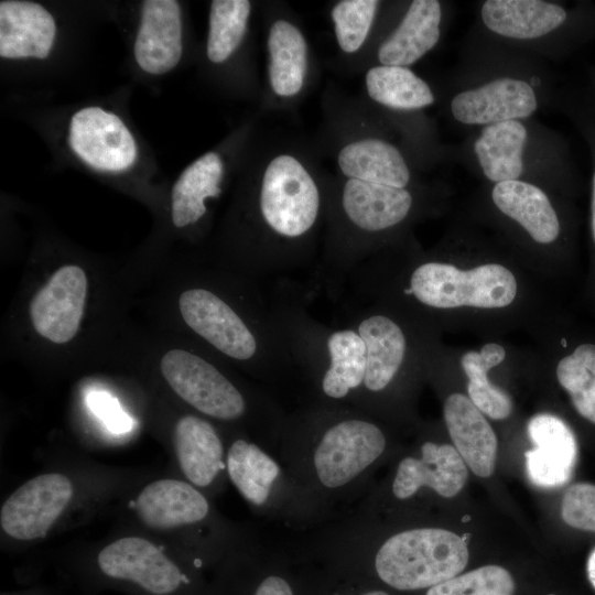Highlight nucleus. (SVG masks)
Instances as JSON below:
<instances>
[{
  "instance_id": "5",
  "label": "nucleus",
  "mask_w": 595,
  "mask_h": 595,
  "mask_svg": "<svg viewBox=\"0 0 595 595\" xmlns=\"http://www.w3.org/2000/svg\"><path fill=\"white\" fill-rule=\"evenodd\" d=\"M376 547L374 570L398 591L433 587L458 575L468 562L466 539L442 528L404 529Z\"/></svg>"
},
{
  "instance_id": "1",
  "label": "nucleus",
  "mask_w": 595,
  "mask_h": 595,
  "mask_svg": "<svg viewBox=\"0 0 595 595\" xmlns=\"http://www.w3.org/2000/svg\"><path fill=\"white\" fill-rule=\"evenodd\" d=\"M387 448V433L372 414L305 402L286 414L278 457L324 524L340 507L360 500L365 482Z\"/></svg>"
},
{
  "instance_id": "31",
  "label": "nucleus",
  "mask_w": 595,
  "mask_h": 595,
  "mask_svg": "<svg viewBox=\"0 0 595 595\" xmlns=\"http://www.w3.org/2000/svg\"><path fill=\"white\" fill-rule=\"evenodd\" d=\"M379 2L375 0L339 1L332 10L335 34L339 47L354 53L364 44Z\"/></svg>"
},
{
  "instance_id": "35",
  "label": "nucleus",
  "mask_w": 595,
  "mask_h": 595,
  "mask_svg": "<svg viewBox=\"0 0 595 595\" xmlns=\"http://www.w3.org/2000/svg\"><path fill=\"white\" fill-rule=\"evenodd\" d=\"M587 576L595 588V549L591 552L588 560H587Z\"/></svg>"
},
{
  "instance_id": "11",
  "label": "nucleus",
  "mask_w": 595,
  "mask_h": 595,
  "mask_svg": "<svg viewBox=\"0 0 595 595\" xmlns=\"http://www.w3.org/2000/svg\"><path fill=\"white\" fill-rule=\"evenodd\" d=\"M141 523L152 530L201 528L212 522L207 495L185 479L161 478L145 485L133 501Z\"/></svg>"
},
{
  "instance_id": "14",
  "label": "nucleus",
  "mask_w": 595,
  "mask_h": 595,
  "mask_svg": "<svg viewBox=\"0 0 595 595\" xmlns=\"http://www.w3.org/2000/svg\"><path fill=\"white\" fill-rule=\"evenodd\" d=\"M538 108L533 87L515 77H500L456 94L451 112L468 126H489L530 117Z\"/></svg>"
},
{
  "instance_id": "25",
  "label": "nucleus",
  "mask_w": 595,
  "mask_h": 595,
  "mask_svg": "<svg viewBox=\"0 0 595 595\" xmlns=\"http://www.w3.org/2000/svg\"><path fill=\"white\" fill-rule=\"evenodd\" d=\"M269 79L274 93L282 97L296 95L306 73V42L301 31L285 20H278L268 37Z\"/></svg>"
},
{
  "instance_id": "12",
  "label": "nucleus",
  "mask_w": 595,
  "mask_h": 595,
  "mask_svg": "<svg viewBox=\"0 0 595 595\" xmlns=\"http://www.w3.org/2000/svg\"><path fill=\"white\" fill-rule=\"evenodd\" d=\"M87 279L77 266L56 270L30 304L35 331L44 338L64 344L77 333L84 314Z\"/></svg>"
},
{
  "instance_id": "4",
  "label": "nucleus",
  "mask_w": 595,
  "mask_h": 595,
  "mask_svg": "<svg viewBox=\"0 0 595 595\" xmlns=\"http://www.w3.org/2000/svg\"><path fill=\"white\" fill-rule=\"evenodd\" d=\"M226 477L250 506L291 528L320 527L322 519L280 458L249 436L227 445Z\"/></svg>"
},
{
  "instance_id": "32",
  "label": "nucleus",
  "mask_w": 595,
  "mask_h": 595,
  "mask_svg": "<svg viewBox=\"0 0 595 595\" xmlns=\"http://www.w3.org/2000/svg\"><path fill=\"white\" fill-rule=\"evenodd\" d=\"M561 516L570 527L595 532V485L577 483L570 486L562 498Z\"/></svg>"
},
{
  "instance_id": "36",
  "label": "nucleus",
  "mask_w": 595,
  "mask_h": 595,
  "mask_svg": "<svg viewBox=\"0 0 595 595\" xmlns=\"http://www.w3.org/2000/svg\"><path fill=\"white\" fill-rule=\"evenodd\" d=\"M591 208H592V231H593V237H594V240H595V173H594V176H593V190H592V205H591Z\"/></svg>"
},
{
  "instance_id": "13",
  "label": "nucleus",
  "mask_w": 595,
  "mask_h": 595,
  "mask_svg": "<svg viewBox=\"0 0 595 595\" xmlns=\"http://www.w3.org/2000/svg\"><path fill=\"white\" fill-rule=\"evenodd\" d=\"M468 478L467 465L450 444L425 441L419 456L402 457L394 470L391 494L399 501L428 488L444 498L457 495Z\"/></svg>"
},
{
  "instance_id": "6",
  "label": "nucleus",
  "mask_w": 595,
  "mask_h": 595,
  "mask_svg": "<svg viewBox=\"0 0 595 595\" xmlns=\"http://www.w3.org/2000/svg\"><path fill=\"white\" fill-rule=\"evenodd\" d=\"M401 292L432 309H498L515 300L517 281L509 269L498 263L462 270L451 263L426 261L412 269Z\"/></svg>"
},
{
  "instance_id": "28",
  "label": "nucleus",
  "mask_w": 595,
  "mask_h": 595,
  "mask_svg": "<svg viewBox=\"0 0 595 595\" xmlns=\"http://www.w3.org/2000/svg\"><path fill=\"white\" fill-rule=\"evenodd\" d=\"M556 378L577 413L595 424V345L582 344L563 357Z\"/></svg>"
},
{
  "instance_id": "23",
  "label": "nucleus",
  "mask_w": 595,
  "mask_h": 595,
  "mask_svg": "<svg viewBox=\"0 0 595 595\" xmlns=\"http://www.w3.org/2000/svg\"><path fill=\"white\" fill-rule=\"evenodd\" d=\"M527 139V128L520 120L484 127L474 143V151L484 175L495 184L519 180L523 171Z\"/></svg>"
},
{
  "instance_id": "29",
  "label": "nucleus",
  "mask_w": 595,
  "mask_h": 595,
  "mask_svg": "<svg viewBox=\"0 0 595 595\" xmlns=\"http://www.w3.org/2000/svg\"><path fill=\"white\" fill-rule=\"evenodd\" d=\"M251 4L247 0H215L210 6L207 57L226 61L240 44Z\"/></svg>"
},
{
  "instance_id": "16",
  "label": "nucleus",
  "mask_w": 595,
  "mask_h": 595,
  "mask_svg": "<svg viewBox=\"0 0 595 595\" xmlns=\"http://www.w3.org/2000/svg\"><path fill=\"white\" fill-rule=\"evenodd\" d=\"M528 434L534 447L526 452L528 476L540 487L564 485L572 476L577 444L574 433L560 418L540 413L528 422Z\"/></svg>"
},
{
  "instance_id": "2",
  "label": "nucleus",
  "mask_w": 595,
  "mask_h": 595,
  "mask_svg": "<svg viewBox=\"0 0 595 595\" xmlns=\"http://www.w3.org/2000/svg\"><path fill=\"white\" fill-rule=\"evenodd\" d=\"M306 296L303 288L281 283L269 298L296 375L307 388L306 402L351 407L364 379L365 343L345 321L326 325L313 317Z\"/></svg>"
},
{
  "instance_id": "10",
  "label": "nucleus",
  "mask_w": 595,
  "mask_h": 595,
  "mask_svg": "<svg viewBox=\"0 0 595 595\" xmlns=\"http://www.w3.org/2000/svg\"><path fill=\"white\" fill-rule=\"evenodd\" d=\"M74 493V485L65 474L36 475L3 501L0 510L2 532L17 541L43 538L65 512Z\"/></svg>"
},
{
  "instance_id": "27",
  "label": "nucleus",
  "mask_w": 595,
  "mask_h": 595,
  "mask_svg": "<svg viewBox=\"0 0 595 595\" xmlns=\"http://www.w3.org/2000/svg\"><path fill=\"white\" fill-rule=\"evenodd\" d=\"M365 80L369 97L389 108L413 110L434 102L428 83L408 67L375 66Z\"/></svg>"
},
{
  "instance_id": "22",
  "label": "nucleus",
  "mask_w": 595,
  "mask_h": 595,
  "mask_svg": "<svg viewBox=\"0 0 595 595\" xmlns=\"http://www.w3.org/2000/svg\"><path fill=\"white\" fill-rule=\"evenodd\" d=\"M348 178L405 188L410 170L400 151L380 139H363L345 145L337 158Z\"/></svg>"
},
{
  "instance_id": "17",
  "label": "nucleus",
  "mask_w": 595,
  "mask_h": 595,
  "mask_svg": "<svg viewBox=\"0 0 595 595\" xmlns=\"http://www.w3.org/2000/svg\"><path fill=\"white\" fill-rule=\"evenodd\" d=\"M413 197L405 188L348 178L340 207L358 231L378 234L401 224L411 212Z\"/></svg>"
},
{
  "instance_id": "21",
  "label": "nucleus",
  "mask_w": 595,
  "mask_h": 595,
  "mask_svg": "<svg viewBox=\"0 0 595 595\" xmlns=\"http://www.w3.org/2000/svg\"><path fill=\"white\" fill-rule=\"evenodd\" d=\"M496 207L517 221L539 244H550L560 234L558 215L537 185L521 180L496 183L491 191Z\"/></svg>"
},
{
  "instance_id": "30",
  "label": "nucleus",
  "mask_w": 595,
  "mask_h": 595,
  "mask_svg": "<svg viewBox=\"0 0 595 595\" xmlns=\"http://www.w3.org/2000/svg\"><path fill=\"white\" fill-rule=\"evenodd\" d=\"M515 581L499 565H485L456 575L426 591L425 595H513Z\"/></svg>"
},
{
  "instance_id": "8",
  "label": "nucleus",
  "mask_w": 595,
  "mask_h": 595,
  "mask_svg": "<svg viewBox=\"0 0 595 595\" xmlns=\"http://www.w3.org/2000/svg\"><path fill=\"white\" fill-rule=\"evenodd\" d=\"M344 321L359 333L366 348L364 379L351 407L372 414L376 399L404 367L409 350L405 329L387 312L356 303L345 304Z\"/></svg>"
},
{
  "instance_id": "26",
  "label": "nucleus",
  "mask_w": 595,
  "mask_h": 595,
  "mask_svg": "<svg viewBox=\"0 0 595 595\" xmlns=\"http://www.w3.org/2000/svg\"><path fill=\"white\" fill-rule=\"evenodd\" d=\"M505 348L488 343L480 351H467L461 365L468 378L467 392L470 401L487 416L494 420L508 418L512 410L510 397L488 380V371L504 361Z\"/></svg>"
},
{
  "instance_id": "18",
  "label": "nucleus",
  "mask_w": 595,
  "mask_h": 595,
  "mask_svg": "<svg viewBox=\"0 0 595 595\" xmlns=\"http://www.w3.org/2000/svg\"><path fill=\"white\" fill-rule=\"evenodd\" d=\"M444 421L453 446L470 470L489 477L495 469L498 442L483 412L462 393L450 394L444 402Z\"/></svg>"
},
{
  "instance_id": "24",
  "label": "nucleus",
  "mask_w": 595,
  "mask_h": 595,
  "mask_svg": "<svg viewBox=\"0 0 595 595\" xmlns=\"http://www.w3.org/2000/svg\"><path fill=\"white\" fill-rule=\"evenodd\" d=\"M224 165L219 155L204 154L185 169L172 190V220L182 228L198 221L206 213L205 199L218 197Z\"/></svg>"
},
{
  "instance_id": "9",
  "label": "nucleus",
  "mask_w": 595,
  "mask_h": 595,
  "mask_svg": "<svg viewBox=\"0 0 595 595\" xmlns=\"http://www.w3.org/2000/svg\"><path fill=\"white\" fill-rule=\"evenodd\" d=\"M96 562L106 577L130 583L149 595H174L190 584L174 560L140 536L112 540L98 552Z\"/></svg>"
},
{
  "instance_id": "3",
  "label": "nucleus",
  "mask_w": 595,
  "mask_h": 595,
  "mask_svg": "<svg viewBox=\"0 0 595 595\" xmlns=\"http://www.w3.org/2000/svg\"><path fill=\"white\" fill-rule=\"evenodd\" d=\"M161 372L173 391L198 413L227 423L250 421L257 442L278 455L286 412L271 392L249 394L206 358L169 350Z\"/></svg>"
},
{
  "instance_id": "33",
  "label": "nucleus",
  "mask_w": 595,
  "mask_h": 595,
  "mask_svg": "<svg viewBox=\"0 0 595 595\" xmlns=\"http://www.w3.org/2000/svg\"><path fill=\"white\" fill-rule=\"evenodd\" d=\"M90 410L104 421L107 429L113 433H126L132 428V419L120 408L111 394L104 391H93L87 396Z\"/></svg>"
},
{
  "instance_id": "15",
  "label": "nucleus",
  "mask_w": 595,
  "mask_h": 595,
  "mask_svg": "<svg viewBox=\"0 0 595 595\" xmlns=\"http://www.w3.org/2000/svg\"><path fill=\"white\" fill-rule=\"evenodd\" d=\"M173 446L186 482L202 491L218 488L226 476V451L217 428L196 414L181 416L174 426Z\"/></svg>"
},
{
  "instance_id": "20",
  "label": "nucleus",
  "mask_w": 595,
  "mask_h": 595,
  "mask_svg": "<svg viewBox=\"0 0 595 595\" xmlns=\"http://www.w3.org/2000/svg\"><path fill=\"white\" fill-rule=\"evenodd\" d=\"M480 17L485 26L500 36L531 40L562 25L566 11L541 0H487L482 6Z\"/></svg>"
},
{
  "instance_id": "7",
  "label": "nucleus",
  "mask_w": 595,
  "mask_h": 595,
  "mask_svg": "<svg viewBox=\"0 0 595 595\" xmlns=\"http://www.w3.org/2000/svg\"><path fill=\"white\" fill-rule=\"evenodd\" d=\"M258 207L269 235L285 244H296L315 227L321 195L302 163L292 155L281 154L264 171Z\"/></svg>"
},
{
  "instance_id": "37",
  "label": "nucleus",
  "mask_w": 595,
  "mask_h": 595,
  "mask_svg": "<svg viewBox=\"0 0 595 595\" xmlns=\"http://www.w3.org/2000/svg\"><path fill=\"white\" fill-rule=\"evenodd\" d=\"M358 595H390V594L381 589H371V591H366Z\"/></svg>"
},
{
  "instance_id": "19",
  "label": "nucleus",
  "mask_w": 595,
  "mask_h": 595,
  "mask_svg": "<svg viewBox=\"0 0 595 595\" xmlns=\"http://www.w3.org/2000/svg\"><path fill=\"white\" fill-rule=\"evenodd\" d=\"M441 20L442 9L439 1H413L401 23L380 45V64L407 67L415 63L437 44Z\"/></svg>"
},
{
  "instance_id": "34",
  "label": "nucleus",
  "mask_w": 595,
  "mask_h": 595,
  "mask_svg": "<svg viewBox=\"0 0 595 595\" xmlns=\"http://www.w3.org/2000/svg\"><path fill=\"white\" fill-rule=\"evenodd\" d=\"M252 595H295L290 581L279 573H269L255 587Z\"/></svg>"
}]
</instances>
